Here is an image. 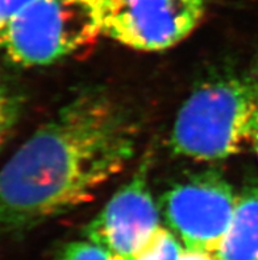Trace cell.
<instances>
[{
  "label": "cell",
  "instance_id": "cell-10",
  "mask_svg": "<svg viewBox=\"0 0 258 260\" xmlns=\"http://www.w3.org/2000/svg\"><path fill=\"white\" fill-rule=\"evenodd\" d=\"M62 260H123L90 241L72 242L63 250Z\"/></svg>",
  "mask_w": 258,
  "mask_h": 260
},
{
  "label": "cell",
  "instance_id": "cell-3",
  "mask_svg": "<svg viewBox=\"0 0 258 260\" xmlns=\"http://www.w3.org/2000/svg\"><path fill=\"white\" fill-rule=\"evenodd\" d=\"M100 35L90 0H33L0 33V48L17 65L43 66L71 56Z\"/></svg>",
  "mask_w": 258,
  "mask_h": 260
},
{
  "label": "cell",
  "instance_id": "cell-12",
  "mask_svg": "<svg viewBox=\"0 0 258 260\" xmlns=\"http://www.w3.org/2000/svg\"><path fill=\"white\" fill-rule=\"evenodd\" d=\"M249 76L252 79L253 86H254L255 91V115H254V123H253V132H252V143L254 145V149L257 152L258 156V61L254 63V66L252 68V70L249 72Z\"/></svg>",
  "mask_w": 258,
  "mask_h": 260
},
{
  "label": "cell",
  "instance_id": "cell-11",
  "mask_svg": "<svg viewBox=\"0 0 258 260\" xmlns=\"http://www.w3.org/2000/svg\"><path fill=\"white\" fill-rule=\"evenodd\" d=\"M33 0H0V33L24 7Z\"/></svg>",
  "mask_w": 258,
  "mask_h": 260
},
{
  "label": "cell",
  "instance_id": "cell-8",
  "mask_svg": "<svg viewBox=\"0 0 258 260\" xmlns=\"http://www.w3.org/2000/svg\"><path fill=\"white\" fill-rule=\"evenodd\" d=\"M182 252L175 235L167 229L158 228L129 260H179Z\"/></svg>",
  "mask_w": 258,
  "mask_h": 260
},
{
  "label": "cell",
  "instance_id": "cell-6",
  "mask_svg": "<svg viewBox=\"0 0 258 260\" xmlns=\"http://www.w3.org/2000/svg\"><path fill=\"white\" fill-rule=\"evenodd\" d=\"M160 226V209L138 173L121 186L103 210L86 226L87 241L129 260Z\"/></svg>",
  "mask_w": 258,
  "mask_h": 260
},
{
  "label": "cell",
  "instance_id": "cell-4",
  "mask_svg": "<svg viewBox=\"0 0 258 260\" xmlns=\"http://www.w3.org/2000/svg\"><path fill=\"white\" fill-rule=\"evenodd\" d=\"M101 35L132 49H169L202 20L206 0H90Z\"/></svg>",
  "mask_w": 258,
  "mask_h": 260
},
{
  "label": "cell",
  "instance_id": "cell-5",
  "mask_svg": "<svg viewBox=\"0 0 258 260\" xmlns=\"http://www.w3.org/2000/svg\"><path fill=\"white\" fill-rule=\"evenodd\" d=\"M237 196L220 173L191 176L167 190L161 213L187 250L215 254L232 222Z\"/></svg>",
  "mask_w": 258,
  "mask_h": 260
},
{
  "label": "cell",
  "instance_id": "cell-7",
  "mask_svg": "<svg viewBox=\"0 0 258 260\" xmlns=\"http://www.w3.org/2000/svg\"><path fill=\"white\" fill-rule=\"evenodd\" d=\"M217 260H258V188L237 196L232 222L215 252Z\"/></svg>",
  "mask_w": 258,
  "mask_h": 260
},
{
  "label": "cell",
  "instance_id": "cell-13",
  "mask_svg": "<svg viewBox=\"0 0 258 260\" xmlns=\"http://www.w3.org/2000/svg\"><path fill=\"white\" fill-rule=\"evenodd\" d=\"M179 260H217V257L215 256V254H211V252L194 251L185 248Z\"/></svg>",
  "mask_w": 258,
  "mask_h": 260
},
{
  "label": "cell",
  "instance_id": "cell-1",
  "mask_svg": "<svg viewBox=\"0 0 258 260\" xmlns=\"http://www.w3.org/2000/svg\"><path fill=\"white\" fill-rule=\"evenodd\" d=\"M134 149L136 127L120 106L103 92L74 98L0 169V237L91 200Z\"/></svg>",
  "mask_w": 258,
  "mask_h": 260
},
{
  "label": "cell",
  "instance_id": "cell-2",
  "mask_svg": "<svg viewBox=\"0 0 258 260\" xmlns=\"http://www.w3.org/2000/svg\"><path fill=\"white\" fill-rule=\"evenodd\" d=\"M255 91L250 76H226L203 83L180 107L173 132L175 153L216 161L252 142Z\"/></svg>",
  "mask_w": 258,
  "mask_h": 260
},
{
  "label": "cell",
  "instance_id": "cell-9",
  "mask_svg": "<svg viewBox=\"0 0 258 260\" xmlns=\"http://www.w3.org/2000/svg\"><path fill=\"white\" fill-rule=\"evenodd\" d=\"M20 115V98L12 86L0 77V148L10 138Z\"/></svg>",
  "mask_w": 258,
  "mask_h": 260
}]
</instances>
